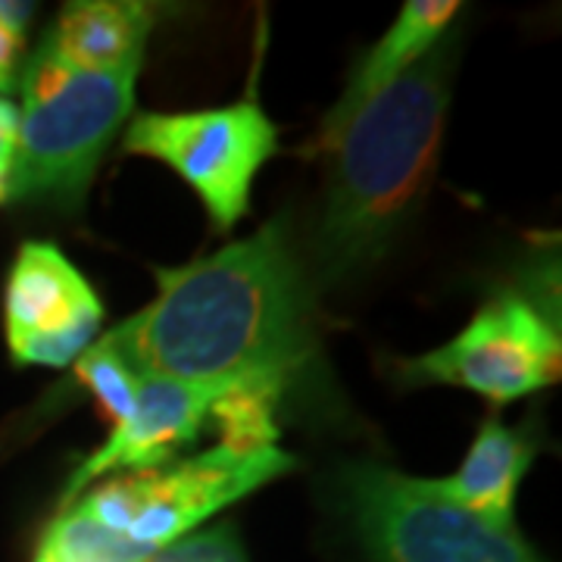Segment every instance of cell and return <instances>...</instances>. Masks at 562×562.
I'll return each mask as SVG.
<instances>
[{
  "instance_id": "cell-1",
  "label": "cell",
  "mask_w": 562,
  "mask_h": 562,
  "mask_svg": "<svg viewBox=\"0 0 562 562\" xmlns=\"http://www.w3.org/2000/svg\"><path fill=\"white\" fill-rule=\"evenodd\" d=\"M157 297L98 338L135 375L188 384H272L281 394L316 353L313 284L284 220L181 269H154Z\"/></svg>"
},
{
  "instance_id": "cell-2",
  "label": "cell",
  "mask_w": 562,
  "mask_h": 562,
  "mask_svg": "<svg viewBox=\"0 0 562 562\" xmlns=\"http://www.w3.org/2000/svg\"><path fill=\"white\" fill-rule=\"evenodd\" d=\"M457 41L441 38L328 144L306 279L313 294L372 269L425 201L453 98Z\"/></svg>"
},
{
  "instance_id": "cell-3",
  "label": "cell",
  "mask_w": 562,
  "mask_h": 562,
  "mask_svg": "<svg viewBox=\"0 0 562 562\" xmlns=\"http://www.w3.org/2000/svg\"><path fill=\"white\" fill-rule=\"evenodd\" d=\"M140 69H72L35 47L20 72L22 110L7 203L79 216L110 140L135 110Z\"/></svg>"
},
{
  "instance_id": "cell-4",
  "label": "cell",
  "mask_w": 562,
  "mask_h": 562,
  "mask_svg": "<svg viewBox=\"0 0 562 562\" xmlns=\"http://www.w3.org/2000/svg\"><path fill=\"white\" fill-rule=\"evenodd\" d=\"M338 497L372 562H543L513 522L447 501L435 479L384 462H344Z\"/></svg>"
},
{
  "instance_id": "cell-5",
  "label": "cell",
  "mask_w": 562,
  "mask_h": 562,
  "mask_svg": "<svg viewBox=\"0 0 562 562\" xmlns=\"http://www.w3.org/2000/svg\"><path fill=\"white\" fill-rule=\"evenodd\" d=\"M294 465L297 457L284 453L279 443L232 447L222 441L191 460H172L157 469L110 479L79 494L69 506L160 553L184 541L210 516L260 491L266 482L281 479Z\"/></svg>"
},
{
  "instance_id": "cell-6",
  "label": "cell",
  "mask_w": 562,
  "mask_h": 562,
  "mask_svg": "<svg viewBox=\"0 0 562 562\" xmlns=\"http://www.w3.org/2000/svg\"><path fill=\"white\" fill-rule=\"evenodd\" d=\"M557 288L519 281L479 306L457 338L397 366L403 384H453L494 406L560 382Z\"/></svg>"
},
{
  "instance_id": "cell-7",
  "label": "cell",
  "mask_w": 562,
  "mask_h": 562,
  "mask_svg": "<svg viewBox=\"0 0 562 562\" xmlns=\"http://www.w3.org/2000/svg\"><path fill=\"white\" fill-rule=\"evenodd\" d=\"M122 150L166 162L191 184L220 232H232L250 206L254 179L279 150V128L257 98L191 113H140Z\"/></svg>"
},
{
  "instance_id": "cell-8",
  "label": "cell",
  "mask_w": 562,
  "mask_h": 562,
  "mask_svg": "<svg viewBox=\"0 0 562 562\" xmlns=\"http://www.w3.org/2000/svg\"><path fill=\"white\" fill-rule=\"evenodd\" d=\"M101 322V297L57 244H22L3 288V335L16 366H72L98 341Z\"/></svg>"
},
{
  "instance_id": "cell-9",
  "label": "cell",
  "mask_w": 562,
  "mask_h": 562,
  "mask_svg": "<svg viewBox=\"0 0 562 562\" xmlns=\"http://www.w3.org/2000/svg\"><path fill=\"white\" fill-rule=\"evenodd\" d=\"M235 387L241 384H188L160 375L138 379L135 413L116 425L101 450H94L72 472L60 506H69L88 484L110 472H144L176 460L184 447L194 443L203 419L213 416L216 403L228 397Z\"/></svg>"
},
{
  "instance_id": "cell-10",
  "label": "cell",
  "mask_w": 562,
  "mask_h": 562,
  "mask_svg": "<svg viewBox=\"0 0 562 562\" xmlns=\"http://www.w3.org/2000/svg\"><path fill=\"white\" fill-rule=\"evenodd\" d=\"M457 13H460L457 0H409V3H403L394 25L357 63L341 101L331 106V113H325L319 135L313 138L306 154H325L328 144L341 135L344 125L353 120L366 103L379 98L384 88H391L403 72H409L443 38V29L457 20Z\"/></svg>"
},
{
  "instance_id": "cell-11",
  "label": "cell",
  "mask_w": 562,
  "mask_h": 562,
  "mask_svg": "<svg viewBox=\"0 0 562 562\" xmlns=\"http://www.w3.org/2000/svg\"><path fill=\"white\" fill-rule=\"evenodd\" d=\"M154 22L157 10L150 3L76 0L63 7L54 25L41 35L38 47L72 69H140Z\"/></svg>"
},
{
  "instance_id": "cell-12",
  "label": "cell",
  "mask_w": 562,
  "mask_h": 562,
  "mask_svg": "<svg viewBox=\"0 0 562 562\" xmlns=\"http://www.w3.org/2000/svg\"><path fill=\"white\" fill-rule=\"evenodd\" d=\"M535 441L525 428H509L501 416H487L450 479H435L447 501L460 503L491 522H513V506L525 472L535 460Z\"/></svg>"
},
{
  "instance_id": "cell-13",
  "label": "cell",
  "mask_w": 562,
  "mask_h": 562,
  "mask_svg": "<svg viewBox=\"0 0 562 562\" xmlns=\"http://www.w3.org/2000/svg\"><path fill=\"white\" fill-rule=\"evenodd\" d=\"M154 557L157 550L128 541L76 506H66L44 531L35 562H150Z\"/></svg>"
},
{
  "instance_id": "cell-14",
  "label": "cell",
  "mask_w": 562,
  "mask_h": 562,
  "mask_svg": "<svg viewBox=\"0 0 562 562\" xmlns=\"http://www.w3.org/2000/svg\"><path fill=\"white\" fill-rule=\"evenodd\" d=\"M72 379L98 397L106 419L113 422V428L135 413L138 379L122 366L120 357H113L98 344H91L79 360L72 362Z\"/></svg>"
},
{
  "instance_id": "cell-15",
  "label": "cell",
  "mask_w": 562,
  "mask_h": 562,
  "mask_svg": "<svg viewBox=\"0 0 562 562\" xmlns=\"http://www.w3.org/2000/svg\"><path fill=\"white\" fill-rule=\"evenodd\" d=\"M29 20H32L29 3H0V98H7V91L20 81Z\"/></svg>"
},
{
  "instance_id": "cell-16",
  "label": "cell",
  "mask_w": 562,
  "mask_h": 562,
  "mask_svg": "<svg viewBox=\"0 0 562 562\" xmlns=\"http://www.w3.org/2000/svg\"><path fill=\"white\" fill-rule=\"evenodd\" d=\"M16 138H20V110L7 98H0V203H7V181L16 157Z\"/></svg>"
},
{
  "instance_id": "cell-17",
  "label": "cell",
  "mask_w": 562,
  "mask_h": 562,
  "mask_svg": "<svg viewBox=\"0 0 562 562\" xmlns=\"http://www.w3.org/2000/svg\"><path fill=\"white\" fill-rule=\"evenodd\" d=\"M150 562H169V560H166L162 553H157V557H154V560H150Z\"/></svg>"
}]
</instances>
